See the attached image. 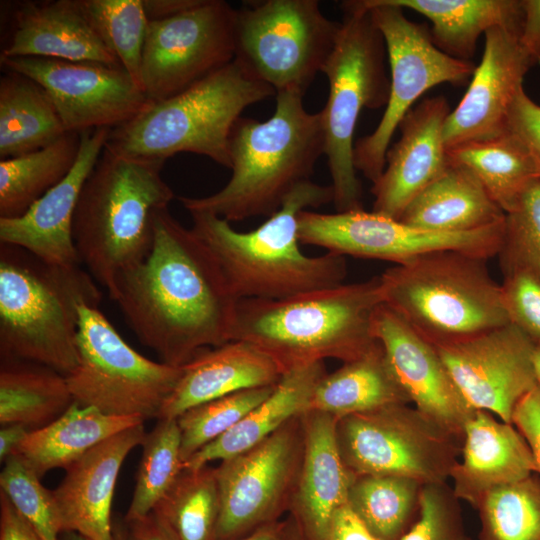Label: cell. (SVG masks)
<instances>
[{"instance_id":"1","label":"cell","mask_w":540,"mask_h":540,"mask_svg":"<svg viewBox=\"0 0 540 540\" xmlns=\"http://www.w3.org/2000/svg\"><path fill=\"white\" fill-rule=\"evenodd\" d=\"M108 293L138 340L172 366L231 341L240 300L210 249L168 209L148 256L119 273Z\"/></svg>"},{"instance_id":"2","label":"cell","mask_w":540,"mask_h":540,"mask_svg":"<svg viewBox=\"0 0 540 540\" xmlns=\"http://www.w3.org/2000/svg\"><path fill=\"white\" fill-rule=\"evenodd\" d=\"M333 202L331 185L311 180L297 185L281 207L249 232L208 212H189L192 230L221 266L238 299L277 300L337 286L347 274L344 256L328 252L311 257L300 249L302 211Z\"/></svg>"},{"instance_id":"3","label":"cell","mask_w":540,"mask_h":540,"mask_svg":"<svg viewBox=\"0 0 540 540\" xmlns=\"http://www.w3.org/2000/svg\"><path fill=\"white\" fill-rule=\"evenodd\" d=\"M275 97L274 113L266 121H237L228 183L208 196L179 197L188 212H208L228 222L271 216L297 185L310 180L325 148L321 112L309 113L298 91Z\"/></svg>"},{"instance_id":"4","label":"cell","mask_w":540,"mask_h":540,"mask_svg":"<svg viewBox=\"0 0 540 540\" xmlns=\"http://www.w3.org/2000/svg\"><path fill=\"white\" fill-rule=\"evenodd\" d=\"M382 303L379 276L284 299H240L231 340L256 346L284 373L327 358L348 362L378 344L372 326Z\"/></svg>"},{"instance_id":"5","label":"cell","mask_w":540,"mask_h":540,"mask_svg":"<svg viewBox=\"0 0 540 540\" xmlns=\"http://www.w3.org/2000/svg\"><path fill=\"white\" fill-rule=\"evenodd\" d=\"M164 163L104 147L82 187L73 241L80 262L107 290L153 247L157 217L175 197L161 176Z\"/></svg>"},{"instance_id":"6","label":"cell","mask_w":540,"mask_h":540,"mask_svg":"<svg viewBox=\"0 0 540 540\" xmlns=\"http://www.w3.org/2000/svg\"><path fill=\"white\" fill-rule=\"evenodd\" d=\"M80 265H58L10 244L0 246L1 359L35 362L68 375L78 363L83 305L102 295Z\"/></svg>"},{"instance_id":"7","label":"cell","mask_w":540,"mask_h":540,"mask_svg":"<svg viewBox=\"0 0 540 540\" xmlns=\"http://www.w3.org/2000/svg\"><path fill=\"white\" fill-rule=\"evenodd\" d=\"M487 261L438 250L395 264L379 276L383 304L435 347L508 324L502 285Z\"/></svg>"},{"instance_id":"8","label":"cell","mask_w":540,"mask_h":540,"mask_svg":"<svg viewBox=\"0 0 540 540\" xmlns=\"http://www.w3.org/2000/svg\"><path fill=\"white\" fill-rule=\"evenodd\" d=\"M275 94L272 87L251 78L232 61L109 129L105 147L127 156L163 161L190 152L230 168V139L237 121L247 107Z\"/></svg>"},{"instance_id":"9","label":"cell","mask_w":540,"mask_h":540,"mask_svg":"<svg viewBox=\"0 0 540 540\" xmlns=\"http://www.w3.org/2000/svg\"><path fill=\"white\" fill-rule=\"evenodd\" d=\"M343 20L321 72L329 95L320 111L336 212L363 210L362 186L354 165V132L363 109L386 107L390 77L386 45L361 0L342 2Z\"/></svg>"},{"instance_id":"10","label":"cell","mask_w":540,"mask_h":540,"mask_svg":"<svg viewBox=\"0 0 540 540\" xmlns=\"http://www.w3.org/2000/svg\"><path fill=\"white\" fill-rule=\"evenodd\" d=\"M340 22L317 0L254 1L236 10L233 61L276 93L305 94L329 57Z\"/></svg>"},{"instance_id":"11","label":"cell","mask_w":540,"mask_h":540,"mask_svg":"<svg viewBox=\"0 0 540 540\" xmlns=\"http://www.w3.org/2000/svg\"><path fill=\"white\" fill-rule=\"evenodd\" d=\"M78 363L66 375L76 403L113 416L159 419L181 366L152 361L134 350L97 307L83 305Z\"/></svg>"},{"instance_id":"12","label":"cell","mask_w":540,"mask_h":540,"mask_svg":"<svg viewBox=\"0 0 540 540\" xmlns=\"http://www.w3.org/2000/svg\"><path fill=\"white\" fill-rule=\"evenodd\" d=\"M341 458L354 476L394 475L422 484L446 483L462 437L409 404L355 413L336 423Z\"/></svg>"},{"instance_id":"13","label":"cell","mask_w":540,"mask_h":540,"mask_svg":"<svg viewBox=\"0 0 540 540\" xmlns=\"http://www.w3.org/2000/svg\"><path fill=\"white\" fill-rule=\"evenodd\" d=\"M370 10L386 45L390 95L377 127L354 144V165L374 183L383 173L395 131L413 104L427 90L449 83L465 85L475 65L447 55L433 42L426 24L410 21L404 9L389 0H361Z\"/></svg>"},{"instance_id":"14","label":"cell","mask_w":540,"mask_h":540,"mask_svg":"<svg viewBox=\"0 0 540 540\" xmlns=\"http://www.w3.org/2000/svg\"><path fill=\"white\" fill-rule=\"evenodd\" d=\"M303 452L302 416L215 467L220 512L215 540H238L276 521L291 502Z\"/></svg>"},{"instance_id":"15","label":"cell","mask_w":540,"mask_h":540,"mask_svg":"<svg viewBox=\"0 0 540 540\" xmlns=\"http://www.w3.org/2000/svg\"><path fill=\"white\" fill-rule=\"evenodd\" d=\"M236 9L200 0L170 18L149 21L142 56V89L151 102L190 88L234 59Z\"/></svg>"},{"instance_id":"16","label":"cell","mask_w":540,"mask_h":540,"mask_svg":"<svg viewBox=\"0 0 540 540\" xmlns=\"http://www.w3.org/2000/svg\"><path fill=\"white\" fill-rule=\"evenodd\" d=\"M503 231L504 220L473 231H429L364 210L332 214L304 210L298 218L301 244L318 246L344 257L394 264L438 250H458L489 259L497 256Z\"/></svg>"},{"instance_id":"17","label":"cell","mask_w":540,"mask_h":540,"mask_svg":"<svg viewBox=\"0 0 540 540\" xmlns=\"http://www.w3.org/2000/svg\"><path fill=\"white\" fill-rule=\"evenodd\" d=\"M0 63L45 90L67 133L115 128L153 103L122 67L40 57L0 58Z\"/></svg>"},{"instance_id":"18","label":"cell","mask_w":540,"mask_h":540,"mask_svg":"<svg viewBox=\"0 0 540 540\" xmlns=\"http://www.w3.org/2000/svg\"><path fill=\"white\" fill-rule=\"evenodd\" d=\"M536 344L512 323L436 347L468 404L512 423L517 403L539 382Z\"/></svg>"},{"instance_id":"19","label":"cell","mask_w":540,"mask_h":540,"mask_svg":"<svg viewBox=\"0 0 540 540\" xmlns=\"http://www.w3.org/2000/svg\"><path fill=\"white\" fill-rule=\"evenodd\" d=\"M484 36L481 62L465 95L444 123L442 139L446 149L506 133L512 100L523 86L526 73L537 65L522 45L520 34L494 27Z\"/></svg>"},{"instance_id":"20","label":"cell","mask_w":540,"mask_h":540,"mask_svg":"<svg viewBox=\"0 0 540 540\" xmlns=\"http://www.w3.org/2000/svg\"><path fill=\"white\" fill-rule=\"evenodd\" d=\"M372 327L410 403L462 437L466 422L476 410L461 394L436 347L383 303L376 310Z\"/></svg>"},{"instance_id":"21","label":"cell","mask_w":540,"mask_h":540,"mask_svg":"<svg viewBox=\"0 0 540 540\" xmlns=\"http://www.w3.org/2000/svg\"><path fill=\"white\" fill-rule=\"evenodd\" d=\"M451 112L443 96L426 98L399 124L401 136L386 153L381 176L373 183L372 212L399 219L407 206L450 166L442 139Z\"/></svg>"},{"instance_id":"22","label":"cell","mask_w":540,"mask_h":540,"mask_svg":"<svg viewBox=\"0 0 540 540\" xmlns=\"http://www.w3.org/2000/svg\"><path fill=\"white\" fill-rule=\"evenodd\" d=\"M109 129L80 134L71 171L17 218H0V242L21 247L58 265H80L73 241V219L82 187L102 153Z\"/></svg>"},{"instance_id":"23","label":"cell","mask_w":540,"mask_h":540,"mask_svg":"<svg viewBox=\"0 0 540 540\" xmlns=\"http://www.w3.org/2000/svg\"><path fill=\"white\" fill-rule=\"evenodd\" d=\"M143 424L104 440L67 467L53 490L62 532L89 540H115L111 507L117 478L128 454L142 445Z\"/></svg>"},{"instance_id":"24","label":"cell","mask_w":540,"mask_h":540,"mask_svg":"<svg viewBox=\"0 0 540 540\" xmlns=\"http://www.w3.org/2000/svg\"><path fill=\"white\" fill-rule=\"evenodd\" d=\"M336 423L337 418L327 413L302 415L303 452L290 504L305 540H327L354 478L340 455Z\"/></svg>"},{"instance_id":"25","label":"cell","mask_w":540,"mask_h":540,"mask_svg":"<svg viewBox=\"0 0 540 540\" xmlns=\"http://www.w3.org/2000/svg\"><path fill=\"white\" fill-rule=\"evenodd\" d=\"M16 57L122 67L91 24L82 0L22 3L15 11L10 39L0 53V58Z\"/></svg>"},{"instance_id":"26","label":"cell","mask_w":540,"mask_h":540,"mask_svg":"<svg viewBox=\"0 0 540 540\" xmlns=\"http://www.w3.org/2000/svg\"><path fill=\"white\" fill-rule=\"evenodd\" d=\"M533 473L538 474L536 462L518 429L476 410L464 426L461 459L450 477L455 496L476 508L491 490Z\"/></svg>"},{"instance_id":"27","label":"cell","mask_w":540,"mask_h":540,"mask_svg":"<svg viewBox=\"0 0 540 540\" xmlns=\"http://www.w3.org/2000/svg\"><path fill=\"white\" fill-rule=\"evenodd\" d=\"M283 374L273 358L245 341L202 349L181 366L159 419L178 418L196 405L240 390L276 385Z\"/></svg>"},{"instance_id":"28","label":"cell","mask_w":540,"mask_h":540,"mask_svg":"<svg viewBox=\"0 0 540 540\" xmlns=\"http://www.w3.org/2000/svg\"><path fill=\"white\" fill-rule=\"evenodd\" d=\"M323 361L286 371L272 393L229 431L207 444L184 463L196 470L212 461L225 460L257 445L290 420L309 411L318 381L326 374Z\"/></svg>"},{"instance_id":"29","label":"cell","mask_w":540,"mask_h":540,"mask_svg":"<svg viewBox=\"0 0 540 540\" xmlns=\"http://www.w3.org/2000/svg\"><path fill=\"white\" fill-rule=\"evenodd\" d=\"M504 211L467 168L450 164L404 210L399 221L436 232H466L503 221Z\"/></svg>"},{"instance_id":"30","label":"cell","mask_w":540,"mask_h":540,"mask_svg":"<svg viewBox=\"0 0 540 540\" xmlns=\"http://www.w3.org/2000/svg\"><path fill=\"white\" fill-rule=\"evenodd\" d=\"M143 423L138 417L107 415L74 401L53 422L30 431L14 454L41 478L52 469H66L104 440Z\"/></svg>"},{"instance_id":"31","label":"cell","mask_w":540,"mask_h":540,"mask_svg":"<svg viewBox=\"0 0 540 540\" xmlns=\"http://www.w3.org/2000/svg\"><path fill=\"white\" fill-rule=\"evenodd\" d=\"M425 16L434 44L457 59L471 61L477 40L494 27L521 34L523 0H389Z\"/></svg>"},{"instance_id":"32","label":"cell","mask_w":540,"mask_h":540,"mask_svg":"<svg viewBox=\"0 0 540 540\" xmlns=\"http://www.w3.org/2000/svg\"><path fill=\"white\" fill-rule=\"evenodd\" d=\"M410 401L399 385L381 344L332 373H326L313 391L309 411L337 419Z\"/></svg>"},{"instance_id":"33","label":"cell","mask_w":540,"mask_h":540,"mask_svg":"<svg viewBox=\"0 0 540 540\" xmlns=\"http://www.w3.org/2000/svg\"><path fill=\"white\" fill-rule=\"evenodd\" d=\"M0 78V159L49 146L67 132L45 90L34 80L5 70Z\"/></svg>"},{"instance_id":"34","label":"cell","mask_w":540,"mask_h":540,"mask_svg":"<svg viewBox=\"0 0 540 540\" xmlns=\"http://www.w3.org/2000/svg\"><path fill=\"white\" fill-rule=\"evenodd\" d=\"M0 424L30 431L61 416L74 402L66 376L35 362L1 359Z\"/></svg>"},{"instance_id":"35","label":"cell","mask_w":540,"mask_h":540,"mask_svg":"<svg viewBox=\"0 0 540 540\" xmlns=\"http://www.w3.org/2000/svg\"><path fill=\"white\" fill-rule=\"evenodd\" d=\"M447 156L450 164L470 170L504 213L509 212L525 188L540 177L539 167L528 148L509 132L448 148Z\"/></svg>"},{"instance_id":"36","label":"cell","mask_w":540,"mask_h":540,"mask_svg":"<svg viewBox=\"0 0 540 540\" xmlns=\"http://www.w3.org/2000/svg\"><path fill=\"white\" fill-rule=\"evenodd\" d=\"M80 134L66 133L40 150L0 160V218H17L73 168Z\"/></svg>"},{"instance_id":"37","label":"cell","mask_w":540,"mask_h":540,"mask_svg":"<svg viewBox=\"0 0 540 540\" xmlns=\"http://www.w3.org/2000/svg\"><path fill=\"white\" fill-rule=\"evenodd\" d=\"M423 485L402 476H354L347 504L376 538L401 540L418 517Z\"/></svg>"},{"instance_id":"38","label":"cell","mask_w":540,"mask_h":540,"mask_svg":"<svg viewBox=\"0 0 540 540\" xmlns=\"http://www.w3.org/2000/svg\"><path fill=\"white\" fill-rule=\"evenodd\" d=\"M152 512L176 540H215L220 512L215 468L183 469Z\"/></svg>"},{"instance_id":"39","label":"cell","mask_w":540,"mask_h":540,"mask_svg":"<svg viewBox=\"0 0 540 540\" xmlns=\"http://www.w3.org/2000/svg\"><path fill=\"white\" fill-rule=\"evenodd\" d=\"M125 522L150 514L184 469L176 418H160L146 434Z\"/></svg>"},{"instance_id":"40","label":"cell","mask_w":540,"mask_h":540,"mask_svg":"<svg viewBox=\"0 0 540 540\" xmlns=\"http://www.w3.org/2000/svg\"><path fill=\"white\" fill-rule=\"evenodd\" d=\"M497 487L480 500L479 540H540V476Z\"/></svg>"},{"instance_id":"41","label":"cell","mask_w":540,"mask_h":540,"mask_svg":"<svg viewBox=\"0 0 540 540\" xmlns=\"http://www.w3.org/2000/svg\"><path fill=\"white\" fill-rule=\"evenodd\" d=\"M82 5L102 41L142 89V56L149 22L142 0H82Z\"/></svg>"},{"instance_id":"42","label":"cell","mask_w":540,"mask_h":540,"mask_svg":"<svg viewBox=\"0 0 540 540\" xmlns=\"http://www.w3.org/2000/svg\"><path fill=\"white\" fill-rule=\"evenodd\" d=\"M275 386L240 390L201 403L182 413L176 419L180 430L183 462L234 427L263 402Z\"/></svg>"},{"instance_id":"43","label":"cell","mask_w":540,"mask_h":540,"mask_svg":"<svg viewBox=\"0 0 540 540\" xmlns=\"http://www.w3.org/2000/svg\"><path fill=\"white\" fill-rule=\"evenodd\" d=\"M503 276L523 273L540 279V177L522 192L505 213L497 254Z\"/></svg>"},{"instance_id":"44","label":"cell","mask_w":540,"mask_h":540,"mask_svg":"<svg viewBox=\"0 0 540 540\" xmlns=\"http://www.w3.org/2000/svg\"><path fill=\"white\" fill-rule=\"evenodd\" d=\"M0 490L42 540H58L62 527L53 491L15 454L4 462Z\"/></svg>"},{"instance_id":"45","label":"cell","mask_w":540,"mask_h":540,"mask_svg":"<svg viewBox=\"0 0 540 540\" xmlns=\"http://www.w3.org/2000/svg\"><path fill=\"white\" fill-rule=\"evenodd\" d=\"M459 501L446 483L424 484L418 517L401 540H471Z\"/></svg>"},{"instance_id":"46","label":"cell","mask_w":540,"mask_h":540,"mask_svg":"<svg viewBox=\"0 0 540 540\" xmlns=\"http://www.w3.org/2000/svg\"><path fill=\"white\" fill-rule=\"evenodd\" d=\"M501 285L510 323L540 346V279L516 273L504 276Z\"/></svg>"},{"instance_id":"47","label":"cell","mask_w":540,"mask_h":540,"mask_svg":"<svg viewBox=\"0 0 540 540\" xmlns=\"http://www.w3.org/2000/svg\"><path fill=\"white\" fill-rule=\"evenodd\" d=\"M506 132L519 138L534 157L540 170V105L524 91H517L509 107Z\"/></svg>"},{"instance_id":"48","label":"cell","mask_w":540,"mask_h":540,"mask_svg":"<svg viewBox=\"0 0 540 540\" xmlns=\"http://www.w3.org/2000/svg\"><path fill=\"white\" fill-rule=\"evenodd\" d=\"M512 424L527 441L540 475V383L517 403Z\"/></svg>"},{"instance_id":"49","label":"cell","mask_w":540,"mask_h":540,"mask_svg":"<svg viewBox=\"0 0 540 540\" xmlns=\"http://www.w3.org/2000/svg\"><path fill=\"white\" fill-rule=\"evenodd\" d=\"M0 540H42L3 492H0Z\"/></svg>"},{"instance_id":"50","label":"cell","mask_w":540,"mask_h":540,"mask_svg":"<svg viewBox=\"0 0 540 540\" xmlns=\"http://www.w3.org/2000/svg\"><path fill=\"white\" fill-rule=\"evenodd\" d=\"M327 540H379L352 512L348 504L334 514Z\"/></svg>"},{"instance_id":"51","label":"cell","mask_w":540,"mask_h":540,"mask_svg":"<svg viewBox=\"0 0 540 540\" xmlns=\"http://www.w3.org/2000/svg\"><path fill=\"white\" fill-rule=\"evenodd\" d=\"M126 523L124 536L117 535L115 540H176L154 512Z\"/></svg>"},{"instance_id":"52","label":"cell","mask_w":540,"mask_h":540,"mask_svg":"<svg viewBox=\"0 0 540 540\" xmlns=\"http://www.w3.org/2000/svg\"><path fill=\"white\" fill-rule=\"evenodd\" d=\"M525 17L520 41L540 65V0H523Z\"/></svg>"},{"instance_id":"53","label":"cell","mask_w":540,"mask_h":540,"mask_svg":"<svg viewBox=\"0 0 540 540\" xmlns=\"http://www.w3.org/2000/svg\"><path fill=\"white\" fill-rule=\"evenodd\" d=\"M200 0H142L148 21H155L176 16L193 6Z\"/></svg>"},{"instance_id":"54","label":"cell","mask_w":540,"mask_h":540,"mask_svg":"<svg viewBox=\"0 0 540 540\" xmlns=\"http://www.w3.org/2000/svg\"><path fill=\"white\" fill-rule=\"evenodd\" d=\"M30 430L20 424L3 425L0 429V460L5 462L9 458L21 442L28 435Z\"/></svg>"},{"instance_id":"55","label":"cell","mask_w":540,"mask_h":540,"mask_svg":"<svg viewBox=\"0 0 540 540\" xmlns=\"http://www.w3.org/2000/svg\"><path fill=\"white\" fill-rule=\"evenodd\" d=\"M238 540H290L289 521L267 523Z\"/></svg>"},{"instance_id":"56","label":"cell","mask_w":540,"mask_h":540,"mask_svg":"<svg viewBox=\"0 0 540 540\" xmlns=\"http://www.w3.org/2000/svg\"><path fill=\"white\" fill-rule=\"evenodd\" d=\"M289 531L290 540H305L301 528L294 518L289 520Z\"/></svg>"},{"instance_id":"57","label":"cell","mask_w":540,"mask_h":540,"mask_svg":"<svg viewBox=\"0 0 540 540\" xmlns=\"http://www.w3.org/2000/svg\"><path fill=\"white\" fill-rule=\"evenodd\" d=\"M534 365H535L537 379H538V382L540 383V346H536V350L534 353Z\"/></svg>"},{"instance_id":"58","label":"cell","mask_w":540,"mask_h":540,"mask_svg":"<svg viewBox=\"0 0 540 540\" xmlns=\"http://www.w3.org/2000/svg\"><path fill=\"white\" fill-rule=\"evenodd\" d=\"M67 540H89V539L76 533H69Z\"/></svg>"}]
</instances>
